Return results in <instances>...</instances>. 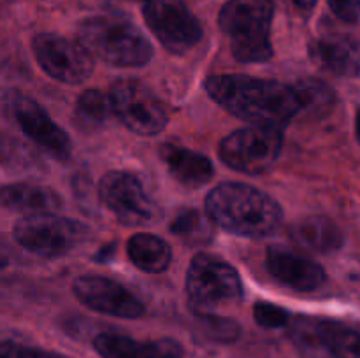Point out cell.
<instances>
[{"label": "cell", "instance_id": "6da1fadb", "mask_svg": "<svg viewBox=\"0 0 360 358\" xmlns=\"http://www.w3.org/2000/svg\"><path fill=\"white\" fill-rule=\"evenodd\" d=\"M204 88L225 111L252 125L283 128L301 116V98L294 84L245 74H217L204 81Z\"/></svg>", "mask_w": 360, "mask_h": 358}, {"label": "cell", "instance_id": "7a4b0ae2", "mask_svg": "<svg viewBox=\"0 0 360 358\" xmlns=\"http://www.w3.org/2000/svg\"><path fill=\"white\" fill-rule=\"evenodd\" d=\"M206 214L229 234L262 239L283 221L280 204L262 190L245 183H221L206 197Z\"/></svg>", "mask_w": 360, "mask_h": 358}, {"label": "cell", "instance_id": "3957f363", "mask_svg": "<svg viewBox=\"0 0 360 358\" xmlns=\"http://www.w3.org/2000/svg\"><path fill=\"white\" fill-rule=\"evenodd\" d=\"M273 0H229L218 14V25L231 41L232 55L241 63L269 62Z\"/></svg>", "mask_w": 360, "mask_h": 358}, {"label": "cell", "instance_id": "277c9868", "mask_svg": "<svg viewBox=\"0 0 360 358\" xmlns=\"http://www.w3.org/2000/svg\"><path fill=\"white\" fill-rule=\"evenodd\" d=\"M77 35L90 55L112 67H143L153 56V48L143 32L125 18H88L81 21Z\"/></svg>", "mask_w": 360, "mask_h": 358}, {"label": "cell", "instance_id": "5b68a950", "mask_svg": "<svg viewBox=\"0 0 360 358\" xmlns=\"http://www.w3.org/2000/svg\"><path fill=\"white\" fill-rule=\"evenodd\" d=\"M13 237L23 249L41 258H60L90 239V228L72 218L51 213L27 214L13 227Z\"/></svg>", "mask_w": 360, "mask_h": 358}, {"label": "cell", "instance_id": "8992f818", "mask_svg": "<svg viewBox=\"0 0 360 358\" xmlns=\"http://www.w3.org/2000/svg\"><path fill=\"white\" fill-rule=\"evenodd\" d=\"M186 295L193 312H211L243 298V283L238 270L218 256L197 253L186 272Z\"/></svg>", "mask_w": 360, "mask_h": 358}, {"label": "cell", "instance_id": "52a82bcc", "mask_svg": "<svg viewBox=\"0 0 360 358\" xmlns=\"http://www.w3.org/2000/svg\"><path fill=\"white\" fill-rule=\"evenodd\" d=\"M283 147V128L250 125L229 133L218 146V154L229 168L241 174H262L274 164Z\"/></svg>", "mask_w": 360, "mask_h": 358}, {"label": "cell", "instance_id": "ba28073f", "mask_svg": "<svg viewBox=\"0 0 360 358\" xmlns=\"http://www.w3.org/2000/svg\"><path fill=\"white\" fill-rule=\"evenodd\" d=\"M290 339L304 358H360L359 330L336 319L297 316Z\"/></svg>", "mask_w": 360, "mask_h": 358}, {"label": "cell", "instance_id": "9c48e42d", "mask_svg": "<svg viewBox=\"0 0 360 358\" xmlns=\"http://www.w3.org/2000/svg\"><path fill=\"white\" fill-rule=\"evenodd\" d=\"M111 112L134 133L157 135L167 125L164 102L141 81L118 79L109 90Z\"/></svg>", "mask_w": 360, "mask_h": 358}, {"label": "cell", "instance_id": "30bf717a", "mask_svg": "<svg viewBox=\"0 0 360 358\" xmlns=\"http://www.w3.org/2000/svg\"><path fill=\"white\" fill-rule=\"evenodd\" d=\"M143 16L155 37L172 55H185L202 39V27L181 0H146Z\"/></svg>", "mask_w": 360, "mask_h": 358}, {"label": "cell", "instance_id": "8fae6325", "mask_svg": "<svg viewBox=\"0 0 360 358\" xmlns=\"http://www.w3.org/2000/svg\"><path fill=\"white\" fill-rule=\"evenodd\" d=\"M32 51L41 69L53 79L79 84L94 72V58L76 41L56 34H39L32 39Z\"/></svg>", "mask_w": 360, "mask_h": 358}, {"label": "cell", "instance_id": "7c38bea8", "mask_svg": "<svg viewBox=\"0 0 360 358\" xmlns=\"http://www.w3.org/2000/svg\"><path fill=\"white\" fill-rule=\"evenodd\" d=\"M102 204L129 227L148 225L155 216V204L136 174L127 171H111L98 183Z\"/></svg>", "mask_w": 360, "mask_h": 358}, {"label": "cell", "instance_id": "4fadbf2b", "mask_svg": "<svg viewBox=\"0 0 360 358\" xmlns=\"http://www.w3.org/2000/svg\"><path fill=\"white\" fill-rule=\"evenodd\" d=\"M72 291L81 304L102 314L136 319L146 312V305L129 288L111 277L84 274L76 277Z\"/></svg>", "mask_w": 360, "mask_h": 358}, {"label": "cell", "instance_id": "5bb4252c", "mask_svg": "<svg viewBox=\"0 0 360 358\" xmlns=\"http://www.w3.org/2000/svg\"><path fill=\"white\" fill-rule=\"evenodd\" d=\"M11 112L23 133H27L37 146L48 151L60 161L69 160L72 142L62 126L56 125L48 112L28 97H16L11 102Z\"/></svg>", "mask_w": 360, "mask_h": 358}, {"label": "cell", "instance_id": "9a60e30c", "mask_svg": "<svg viewBox=\"0 0 360 358\" xmlns=\"http://www.w3.org/2000/svg\"><path fill=\"white\" fill-rule=\"evenodd\" d=\"M266 267L278 283L297 291L319 290L327 281L320 263L285 246H271L267 249Z\"/></svg>", "mask_w": 360, "mask_h": 358}, {"label": "cell", "instance_id": "2e32d148", "mask_svg": "<svg viewBox=\"0 0 360 358\" xmlns=\"http://www.w3.org/2000/svg\"><path fill=\"white\" fill-rule=\"evenodd\" d=\"M94 347L101 358H181L183 346L174 339L137 340L122 333L104 332L94 339Z\"/></svg>", "mask_w": 360, "mask_h": 358}, {"label": "cell", "instance_id": "e0dca14e", "mask_svg": "<svg viewBox=\"0 0 360 358\" xmlns=\"http://www.w3.org/2000/svg\"><path fill=\"white\" fill-rule=\"evenodd\" d=\"M309 58L322 70L338 76L359 74V44L350 35H326L309 42Z\"/></svg>", "mask_w": 360, "mask_h": 358}, {"label": "cell", "instance_id": "ac0fdd59", "mask_svg": "<svg viewBox=\"0 0 360 358\" xmlns=\"http://www.w3.org/2000/svg\"><path fill=\"white\" fill-rule=\"evenodd\" d=\"M0 206L27 214L51 213L60 209L62 199L53 188L30 181L9 183L0 186Z\"/></svg>", "mask_w": 360, "mask_h": 358}, {"label": "cell", "instance_id": "d6986e66", "mask_svg": "<svg viewBox=\"0 0 360 358\" xmlns=\"http://www.w3.org/2000/svg\"><path fill=\"white\" fill-rule=\"evenodd\" d=\"M290 239L306 251L329 255L343 246L345 237L334 220L327 216H306L290 227Z\"/></svg>", "mask_w": 360, "mask_h": 358}, {"label": "cell", "instance_id": "ffe728a7", "mask_svg": "<svg viewBox=\"0 0 360 358\" xmlns=\"http://www.w3.org/2000/svg\"><path fill=\"white\" fill-rule=\"evenodd\" d=\"M160 158L167 171L188 188L204 186L214 174L210 158L178 144H162Z\"/></svg>", "mask_w": 360, "mask_h": 358}, {"label": "cell", "instance_id": "44dd1931", "mask_svg": "<svg viewBox=\"0 0 360 358\" xmlns=\"http://www.w3.org/2000/svg\"><path fill=\"white\" fill-rule=\"evenodd\" d=\"M127 256L143 272L160 274L171 265L172 249L158 235L136 234L127 241Z\"/></svg>", "mask_w": 360, "mask_h": 358}, {"label": "cell", "instance_id": "7402d4cb", "mask_svg": "<svg viewBox=\"0 0 360 358\" xmlns=\"http://www.w3.org/2000/svg\"><path fill=\"white\" fill-rule=\"evenodd\" d=\"M171 232L186 246H206L213 241L214 225L206 213L197 209L179 211L171 221Z\"/></svg>", "mask_w": 360, "mask_h": 358}, {"label": "cell", "instance_id": "603a6c76", "mask_svg": "<svg viewBox=\"0 0 360 358\" xmlns=\"http://www.w3.org/2000/svg\"><path fill=\"white\" fill-rule=\"evenodd\" d=\"M294 88L301 98V116L299 118H322L334 107L336 97H334L333 88L327 86L322 81L308 77V79L297 81Z\"/></svg>", "mask_w": 360, "mask_h": 358}, {"label": "cell", "instance_id": "cb8c5ba5", "mask_svg": "<svg viewBox=\"0 0 360 358\" xmlns=\"http://www.w3.org/2000/svg\"><path fill=\"white\" fill-rule=\"evenodd\" d=\"M111 104L108 93L101 90H86L76 100V123L83 130H97L105 125L111 116Z\"/></svg>", "mask_w": 360, "mask_h": 358}, {"label": "cell", "instance_id": "d4e9b609", "mask_svg": "<svg viewBox=\"0 0 360 358\" xmlns=\"http://www.w3.org/2000/svg\"><path fill=\"white\" fill-rule=\"evenodd\" d=\"M195 318L204 336L214 343L231 344L241 337V325L236 319L213 314V312H195Z\"/></svg>", "mask_w": 360, "mask_h": 358}, {"label": "cell", "instance_id": "484cf974", "mask_svg": "<svg viewBox=\"0 0 360 358\" xmlns=\"http://www.w3.org/2000/svg\"><path fill=\"white\" fill-rule=\"evenodd\" d=\"M253 318L262 329H281L290 323V312L273 302L259 300L253 305Z\"/></svg>", "mask_w": 360, "mask_h": 358}, {"label": "cell", "instance_id": "4316f807", "mask_svg": "<svg viewBox=\"0 0 360 358\" xmlns=\"http://www.w3.org/2000/svg\"><path fill=\"white\" fill-rule=\"evenodd\" d=\"M0 358H69L62 357L53 351L41 350V347L25 346V344L13 343V340H2L0 343Z\"/></svg>", "mask_w": 360, "mask_h": 358}, {"label": "cell", "instance_id": "83f0119b", "mask_svg": "<svg viewBox=\"0 0 360 358\" xmlns=\"http://www.w3.org/2000/svg\"><path fill=\"white\" fill-rule=\"evenodd\" d=\"M329 6L345 23L355 25L359 21V0H329Z\"/></svg>", "mask_w": 360, "mask_h": 358}, {"label": "cell", "instance_id": "f1b7e54d", "mask_svg": "<svg viewBox=\"0 0 360 358\" xmlns=\"http://www.w3.org/2000/svg\"><path fill=\"white\" fill-rule=\"evenodd\" d=\"M115 251H116V244H115V242H112V244L104 246V248H102L101 251H98L97 255H95V260H97V262H102V263L109 262V260L112 258V255H115Z\"/></svg>", "mask_w": 360, "mask_h": 358}, {"label": "cell", "instance_id": "f546056e", "mask_svg": "<svg viewBox=\"0 0 360 358\" xmlns=\"http://www.w3.org/2000/svg\"><path fill=\"white\" fill-rule=\"evenodd\" d=\"M11 265V253L7 251L6 246H0V272L9 269Z\"/></svg>", "mask_w": 360, "mask_h": 358}, {"label": "cell", "instance_id": "4dcf8cb0", "mask_svg": "<svg viewBox=\"0 0 360 358\" xmlns=\"http://www.w3.org/2000/svg\"><path fill=\"white\" fill-rule=\"evenodd\" d=\"M295 6L299 7L301 11H311L315 7L316 0H294Z\"/></svg>", "mask_w": 360, "mask_h": 358}]
</instances>
